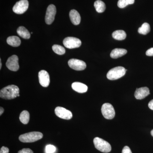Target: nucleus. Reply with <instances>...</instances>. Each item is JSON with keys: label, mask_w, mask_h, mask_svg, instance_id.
Masks as SVG:
<instances>
[{"label": "nucleus", "mask_w": 153, "mask_h": 153, "mask_svg": "<svg viewBox=\"0 0 153 153\" xmlns=\"http://www.w3.org/2000/svg\"><path fill=\"white\" fill-rule=\"evenodd\" d=\"M19 88L16 85H8L1 89L0 97L5 100H12L16 98L19 94Z\"/></svg>", "instance_id": "obj_1"}, {"label": "nucleus", "mask_w": 153, "mask_h": 153, "mask_svg": "<svg viewBox=\"0 0 153 153\" xmlns=\"http://www.w3.org/2000/svg\"><path fill=\"white\" fill-rule=\"evenodd\" d=\"M43 137L42 133L33 131L21 135L19 137V140L23 143H33L41 140Z\"/></svg>", "instance_id": "obj_2"}, {"label": "nucleus", "mask_w": 153, "mask_h": 153, "mask_svg": "<svg viewBox=\"0 0 153 153\" xmlns=\"http://www.w3.org/2000/svg\"><path fill=\"white\" fill-rule=\"evenodd\" d=\"M94 146L97 149L103 153H108L111 150V146L104 140L96 137L93 140Z\"/></svg>", "instance_id": "obj_3"}, {"label": "nucleus", "mask_w": 153, "mask_h": 153, "mask_svg": "<svg viewBox=\"0 0 153 153\" xmlns=\"http://www.w3.org/2000/svg\"><path fill=\"white\" fill-rule=\"evenodd\" d=\"M126 69L123 67L117 66L110 70L107 74V77L110 80H116L124 76Z\"/></svg>", "instance_id": "obj_4"}, {"label": "nucleus", "mask_w": 153, "mask_h": 153, "mask_svg": "<svg viewBox=\"0 0 153 153\" xmlns=\"http://www.w3.org/2000/svg\"><path fill=\"white\" fill-rule=\"evenodd\" d=\"M101 112L103 116L106 119H112L115 115L113 106L109 103H105L102 105L101 108Z\"/></svg>", "instance_id": "obj_5"}, {"label": "nucleus", "mask_w": 153, "mask_h": 153, "mask_svg": "<svg viewBox=\"0 0 153 153\" xmlns=\"http://www.w3.org/2000/svg\"><path fill=\"white\" fill-rule=\"evenodd\" d=\"M63 44L68 49H74L78 48L81 46V41L79 39L75 37H68L64 39Z\"/></svg>", "instance_id": "obj_6"}, {"label": "nucleus", "mask_w": 153, "mask_h": 153, "mask_svg": "<svg viewBox=\"0 0 153 153\" xmlns=\"http://www.w3.org/2000/svg\"><path fill=\"white\" fill-rule=\"evenodd\" d=\"M29 2L27 0H21L17 2L13 7V11L17 14L24 13L27 10Z\"/></svg>", "instance_id": "obj_7"}, {"label": "nucleus", "mask_w": 153, "mask_h": 153, "mask_svg": "<svg viewBox=\"0 0 153 153\" xmlns=\"http://www.w3.org/2000/svg\"><path fill=\"white\" fill-rule=\"evenodd\" d=\"M56 14V8L55 6L51 4L48 6L45 16V22L47 25H51L55 20Z\"/></svg>", "instance_id": "obj_8"}, {"label": "nucleus", "mask_w": 153, "mask_h": 153, "mask_svg": "<svg viewBox=\"0 0 153 153\" xmlns=\"http://www.w3.org/2000/svg\"><path fill=\"white\" fill-rule=\"evenodd\" d=\"M68 65L70 68L76 71H82L86 67L85 62L76 59H71L68 60Z\"/></svg>", "instance_id": "obj_9"}, {"label": "nucleus", "mask_w": 153, "mask_h": 153, "mask_svg": "<svg viewBox=\"0 0 153 153\" xmlns=\"http://www.w3.org/2000/svg\"><path fill=\"white\" fill-rule=\"evenodd\" d=\"M55 112L56 116L63 119L68 120L72 117V114L71 111L62 107L58 106L56 107Z\"/></svg>", "instance_id": "obj_10"}, {"label": "nucleus", "mask_w": 153, "mask_h": 153, "mask_svg": "<svg viewBox=\"0 0 153 153\" xmlns=\"http://www.w3.org/2000/svg\"><path fill=\"white\" fill-rule=\"evenodd\" d=\"M6 66L11 71H18L19 68V58L18 56L16 55H13L9 57L6 63Z\"/></svg>", "instance_id": "obj_11"}, {"label": "nucleus", "mask_w": 153, "mask_h": 153, "mask_svg": "<svg viewBox=\"0 0 153 153\" xmlns=\"http://www.w3.org/2000/svg\"><path fill=\"white\" fill-rule=\"evenodd\" d=\"M39 82L41 85L44 87H47L50 83V77L49 73L45 70H41L38 73Z\"/></svg>", "instance_id": "obj_12"}, {"label": "nucleus", "mask_w": 153, "mask_h": 153, "mask_svg": "<svg viewBox=\"0 0 153 153\" xmlns=\"http://www.w3.org/2000/svg\"><path fill=\"white\" fill-rule=\"evenodd\" d=\"M150 94V91L147 87L137 88L135 91V97L137 100H142Z\"/></svg>", "instance_id": "obj_13"}, {"label": "nucleus", "mask_w": 153, "mask_h": 153, "mask_svg": "<svg viewBox=\"0 0 153 153\" xmlns=\"http://www.w3.org/2000/svg\"><path fill=\"white\" fill-rule=\"evenodd\" d=\"M72 89L79 93H85L88 90L87 85L80 82H74L71 85Z\"/></svg>", "instance_id": "obj_14"}, {"label": "nucleus", "mask_w": 153, "mask_h": 153, "mask_svg": "<svg viewBox=\"0 0 153 153\" xmlns=\"http://www.w3.org/2000/svg\"><path fill=\"white\" fill-rule=\"evenodd\" d=\"M69 17L71 23L74 25H79L81 21V17L78 12L75 10H72L69 13Z\"/></svg>", "instance_id": "obj_15"}, {"label": "nucleus", "mask_w": 153, "mask_h": 153, "mask_svg": "<svg viewBox=\"0 0 153 153\" xmlns=\"http://www.w3.org/2000/svg\"><path fill=\"white\" fill-rule=\"evenodd\" d=\"M127 52V51L125 49H119L116 48L113 49L110 54V56L111 58L117 59L119 57H122L125 55Z\"/></svg>", "instance_id": "obj_16"}, {"label": "nucleus", "mask_w": 153, "mask_h": 153, "mask_svg": "<svg viewBox=\"0 0 153 153\" xmlns=\"http://www.w3.org/2000/svg\"><path fill=\"white\" fill-rule=\"evenodd\" d=\"M7 43L9 45L13 47H18L21 44V41L20 38L17 36H10L7 39Z\"/></svg>", "instance_id": "obj_17"}, {"label": "nucleus", "mask_w": 153, "mask_h": 153, "mask_svg": "<svg viewBox=\"0 0 153 153\" xmlns=\"http://www.w3.org/2000/svg\"><path fill=\"white\" fill-rule=\"evenodd\" d=\"M17 33L18 35L24 39H28L30 38V34L28 30L24 27H19L17 29Z\"/></svg>", "instance_id": "obj_18"}, {"label": "nucleus", "mask_w": 153, "mask_h": 153, "mask_svg": "<svg viewBox=\"0 0 153 153\" xmlns=\"http://www.w3.org/2000/svg\"><path fill=\"white\" fill-rule=\"evenodd\" d=\"M113 38L118 41L124 40L126 37V34L124 31L122 30H116L112 33Z\"/></svg>", "instance_id": "obj_19"}, {"label": "nucleus", "mask_w": 153, "mask_h": 153, "mask_svg": "<svg viewBox=\"0 0 153 153\" xmlns=\"http://www.w3.org/2000/svg\"><path fill=\"white\" fill-rule=\"evenodd\" d=\"M94 7L98 13H102L105 11L106 8L105 4L100 0H97L94 3Z\"/></svg>", "instance_id": "obj_20"}, {"label": "nucleus", "mask_w": 153, "mask_h": 153, "mask_svg": "<svg viewBox=\"0 0 153 153\" xmlns=\"http://www.w3.org/2000/svg\"><path fill=\"white\" fill-rule=\"evenodd\" d=\"M30 115L27 111H23L21 112L19 117L20 121L24 124H27L30 121Z\"/></svg>", "instance_id": "obj_21"}, {"label": "nucleus", "mask_w": 153, "mask_h": 153, "mask_svg": "<svg viewBox=\"0 0 153 153\" xmlns=\"http://www.w3.org/2000/svg\"><path fill=\"white\" fill-rule=\"evenodd\" d=\"M150 26L147 23H145L138 30V32L140 34L146 35L150 32Z\"/></svg>", "instance_id": "obj_22"}, {"label": "nucleus", "mask_w": 153, "mask_h": 153, "mask_svg": "<svg viewBox=\"0 0 153 153\" xmlns=\"http://www.w3.org/2000/svg\"><path fill=\"white\" fill-rule=\"evenodd\" d=\"M52 50L57 55H62L65 54L66 50L64 47L59 45H53L52 47Z\"/></svg>", "instance_id": "obj_23"}, {"label": "nucleus", "mask_w": 153, "mask_h": 153, "mask_svg": "<svg viewBox=\"0 0 153 153\" xmlns=\"http://www.w3.org/2000/svg\"><path fill=\"white\" fill-rule=\"evenodd\" d=\"M135 0H119L117 6L120 8H123L129 4H132L134 3Z\"/></svg>", "instance_id": "obj_24"}, {"label": "nucleus", "mask_w": 153, "mask_h": 153, "mask_svg": "<svg viewBox=\"0 0 153 153\" xmlns=\"http://www.w3.org/2000/svg\"><path fill=\"white\" fill-rule=\"evenodd\" d=\"M56 150V147L52 145H47L45 148L46 153H54Z\"/></svg>", "instance_id": "obj_25"}, {"label": "nucleus", "mask_w": 153, "mask_h": 153, "mask_svg": "<svg viewBox=\"0 0 153 153\" xmlns=\"http://www.w3.org/2000/svg\"><path fill=\"white\" fill-rule=\"evenodd\" d=\"M18 153H33V152L30 149H24L19 151Z\"/></svg>", "instance_id": "obj_26"}, {"label": "nucleus", "mask_w": 153, "mask_h": 153, "mask_svg": "<svg viewBox=\"0 0 153 153\" xmlns=\"http://www.w3.org/2000/svg\"><path fill=\"white\" fill-rule=\"evenodd\" d=\"M122 153H132V152L128 146H126L123 149Z\"/></svg>", "instance_id": "obj_27"}, {"label": "nucleus", "mask_w": 153, "mask_h": 153, "mask_svg": "<svg viewBox=\"0 0 153 153\" xmlns=\"http://www.w3.org/2000/svg\"><path fill=\"white\" fill-rule=\"evenodd\" d=\"M9 149L8 148L6 147H2L0 150V153H9Z\"/></svg>", "instance_id": "obj_28"}, {"label": "nucleus", "mask_w": 153, "mask_h": 153, "mask_svg": "<svg viewBox=\"0 0 153 153\" xmlns=\"http://www.w3.org/2000/svg\"><path fill=\"white\" fill-rule=\"evenodd\" d=\"M146 55L148 56H153V48L148 49L146 52Z\"/></svg>", "instance_id": "obj_29"}, {"label": "nucleus", "mask_w": 153, "mask_h": 153, "mask_svg": "<svg viewBox=\"0 0 153 153\" xmlns=\"http://www.w3.org/2000/svg\"><path fill=\"white\" fill-rule=\"evenodd\" d=\"M148 105H149V108L151 110H153V99L152 100L149 102V104H148Z\"/></svg>", "instance_id": "obj_30"}, {"label": "nucleus", "mask_w": 153, "mask_h": 153, "mask_svg": "<svg viewBox=\"0 0 153 153\" xmlns=\"http://www.w3.org/2000/svg\"><path fill=\"white\" fill-rule=\"evenodd\" d=\"M4 108L2 107H0V115H1L3 114V113L4 112Z\"/></svg>", "instance_id": "obj_31"}, {"label": "nucleus", "mask_w": 153, "mask_h": 153, "mask_svg": "<svg viewBox=\"0 0 153 153\" xmlns=\"http://www.w3.org/2000/svg\"><path fill=\"white\" fill-rule=\"evenodd\" d=\"M1 66H2L1 61V59H0V69H1Z\"/></svg>", "instance_id": "obj_32"}, {"label": "nucleus", "mask_w": 153, "mask_h": 153, "mask_svg": "<svg viewBox=\"0 0 153 153\" xmlns=\"http://www.w3.org/2000/svg\"><path fill=\"white\" fill-rule=\"evenodd\" d=\"M151 135L153 137V129L151 132Z\"/></svg>", "instance_id": "obj_33"}]
</instances>
